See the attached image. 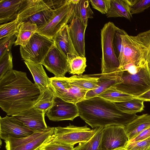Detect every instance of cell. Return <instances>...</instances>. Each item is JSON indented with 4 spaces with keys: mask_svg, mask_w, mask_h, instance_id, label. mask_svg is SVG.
Wrapping results in <instances>:
<instances>
[{
    "mask_svg": "<svg viewBox=\"0 0 150 150\" xmlns=\"http://www.w3.org/2000/svg\"><path fill=\"white\" fill-rule=\"evenodd\" d=\"M54 43L53 40L36 32L25 46H20L21 57L25 61L41 64Z\"/></svg>",
    "mask_w": 150,
    "mask_h": 150,
    "instance_id": "obj_9",
    "label": "cell"
},
{
    "mask_svg": "<svg viewBox=\"0 0 150 150\" xmlns=\"http://www.w3.org/2000/svg\"><path fill=\"white\" fill-rule=\"evenodd\" d=\"M74 146L52 139L45 144L41 150H74Z\"/></svg>",
    "mask_w": 150,
    "mask_h": 150,
    "instance_id": "obj_37",
    "label": "cell"
},
{
    "mask_svg": "<svg viewBox=\"0 0 150 150\" xmlns=\"http://www.w3.org/2000/svg\"><path fill=\"white\" fill-rule=\"evenodd\" d=\"M121 37L124 47L120 68L129 63L141 67L147 63L146 48L138 37L129 35L127 33Z\"/></svg>",
    "mask_w": 150,
    "mask_h": 150,
    "instance_id": "obj_8",
    "label": "cell"
},
{
    "mask_svg": "<svg viewBox=\"0 0 150 150\" xmlns=\"http://www.w3.org/2000/svg\"><path fill=\"white\" fill-rule=\"evenodd\" d=\"M45 114L42 111L33 107L12 116L35 132H42L48 127L45 120Z\"/></svg>",
    "mask_w": 150,
    "mask_h": 150,
    "instance_id": "obj_16",
    "label": "cell"
},
{
    "mask_svg": "<svg viewBox=\"0 0 150 150\" xmlns=\"http://www.w3.org/2000/svg\"><path fill=\"white\" fill-rule=\"evenodd\" d=\"M131 14L143 12L150 6V0H126Z\"/></svg>",
    "mask_w": 150,
    "mask_h": 150,
    "instance_id": "obj_34",
    "label": "cell"
},
{
    "mask_svg": "<svg viewBox=\"0 0 150 150\" xmlns=\"http://www.w3.org/2000/svg\"><path fill=\"white\" fill-rule=\"evenodd\" d=\"M46 115L50 120L53 121H73L79 116V112L76 104L65 101L56 96L52 106Z\"/></svg>",
    "mask_w": 150,
    "mask_h": 150,
    "instance_id": "obj_14",
    "label": "cell"
},
{
    "mask_svg": "<svg viewBox=\"0 0 150 150\" xmlns=\"http://www.w3.org/2000/svg\"><path fill=\"white\" fill-rule=\"evenodd\" d=\"M68 25L69 34L75 49L79 56L85 57L84 36L87 26L82 22L76 4Z\"/></svg>",
    "mask_w": 150,
    "mask_h": 150,
    "instance_id": "obj_13",
    "label": "cell"
},
{
    "mask_svg": "<svg viewBox=\"0 0 150 150\" xmlns=\"http://www.w3.org/2000/svg\"><path fill=\"white\" fill-rule=\"evenodd\" d=\"M86 61L85 57L79 56L73 58L69 62L68 72L74 75L82 74L87 66Z\"/></svg>",
    "mask_w": 150,
    "mask_h": 150,
    "instance_id": "obj_31",
    "label": "cell"
},
{
    "mask_svg": "<svg viewBox=\"0 0 150 150\" xmlns=\"http://www.w3.org/2000/svg\"><path fill=\"white\" fill-rule=\"evenodd\" d=\"M76 104L80 117L93 128L113 125L125 126L138 116L123 112L114 103L98 96L84 99Z\"/></svg>",
    "mask_w": 150,
    "mask_h": 150,
    "instance_id": "obj_2",
    "label": "cell"
},
{
    "mask_svg": "<svg viewBox=\"0 0 150 150\" xmlns=\"http://www.w3.org/2000/svg\"><path fill=\"white\" fill-rule=\"evenodd\" d=\"M67 1V0H45L50 8L54 10H57L62 6Z\"/></svg>",
    "mask_w": 150,
    "mask_h": 150,
    "instance_id": "obj_42",
    "label": "cell"
},
{
    "mask_svg": "<svg viewBox=\"0 0 150 150\" xmlns=\"http://www.w3.org/2000/svg\"><path fill=\"white\" fill-rule=\"evenodd\" d=\"M97 96L115 103L126 101L134 98L118 90L114 86L108 88Z\"/></svg>",
    "mask_w": 150,
    "mask_h": 150,
    "instance_id": "obj_27",
    "label": "cell"
},
{
    "mask_svg": "<svg viewBox=\"0 0 150 150\" xmlns=\"http://www.w3.org/2000/svg\"><path fill=\"white\" fill-rule=\"evenodd\" d=\"M51 89L56 96L65 101L76 104L85 99L88 91L73 85L69 81Z\"/></svg>",
    "mask_w": 150,
    "mask_h": 150,
    "instance_id": "obj_17",
    "label": "cell"
},
{
    "mask_svg": "<svg viewBox=\"0 0 150 150\" xmlns=\"http://www.w3.org/2000/svg\"><path fill=\"white\" fill-rule=\"evenodd\" d=\"M55 11L50 8L45 0H24L18 16L23 22L35 24L38 28L45 24Z\"/></svg>",
    "mask_w": 150,
    "mask_h": 150,
    "instance_id": "obj_5",
    "label": "cell"
},
{
    "mask_svg": "<svg viewBox=\"0 0 150 150\" xmlns=\"http://www.w3.org/2000/svg\"><path fill=\"white\" fill-rule=\"evenodd\" d=\"M41 64L56 77H65L66 73L68 72L69 60L54 43Z\"/></svg>",
    "mask_w": 150,
    "mask_h": 150,
    "instance_id": "obj_11",
    "label": "cell"
},
{
    "mask_svg": "<svg viewBox=\"0 0 150 150\" xmlns=\"http://www.w3.org/2000/svg\"><path fill=\"white\" fill-rule=\"evenodd\" d=\"M123 71L119 74L104 75L100 74L98 86L95 89L88 91L86 93L85 99H88L97 96L110 86L121 83V76Z\"/></svg>",
    "mask_w": 150,
    "mask_h": 150,
    "instance_id": "obj_20",
    "label": "cell"
},
{
    "mask_svg": "<svg viewBox=\"0 0 150 150\" xmlns=\"http://www.w3.org/2000/svg\"><path fill=\"white\" fill-rule=\"evenodd\" d=\"M40 94L38 86L28 78L25 72L13 69L0 79V107L8 115L32 108Z\"/></svg>",
    "mask_w": 150,
    "mask_h": 150,
    "instance_id": "obj_1",
    "label": "cell"
},
{
    "mask_svg": "<svg viewBox=\"0 0 150 150\" xmlns=\"http://www.w3.org/2000/svg\"><path fill=\"white\" fill-rule=\"evenodd\" d=\"M99 127L91 129L87 125L78 127L70 124L65 127H55L52 140L74 145L78 143L89 140Z\"/></svg>",
    "mask_w": 150,
    "mask_h": 150,
    "instance_id": "obj_10",
    "label": "cell"
},
{
    "mask_svg": "<svg viewBox=\"0 0 150 150\" xmlns=\"http://www.w3.org/2000/svg\"><path fill=\"white\" fill-rule=\"evenodd\" d=\"M54 127H48L44 131L34 132L21 138H10L4 141L6 150H41L53 139Z\"/></svg>",
    "mask_w": 150,
    "mask_h": 150,
    "instance_id": "obj_7",
    "label": "cell"
},
{
    "mask_svg": "<svg viewBox=\"0 0 150 150\" xmlns=\"http://www.w3.org/2000/svg\"><path fill=\"white\" fill-rule=\"evenodd\" d=\"M125 147L128 150H150V137L136 142H128Z\"/></svg>",
    "mask_w": 150,
    "mask_h": 150,
    "instance_id": "obj_39",
    "label": "cell"
},
{
    "mask_svg": "<svg viewBox=\"0 0 150 150\" xmlns=\"http://www.w3.org/2000/svg\"><path fill=\"white\" fill-rule=\"evenodd\" d=\"M24 62L31 73L35 83L38 86L40 92L49 88L50 87L49 78L42 65L27 61H24Z\"/></svg>",
    "mask_w": 150,
    "mask_h": 150,
    "instance_id": "obj_21",
    "label": "cell"
},
{
    "mask_svg": "<svg viewBox=\"0 0 150 150\" xmlns=\"http://www.w3.org/2000/svg\"><path fill=\"white\" fill-rule=\"evenodd\" d=\"M89 1L88 0H79L76 5L83 24L87 26L88 18H93V13L90 7Z\"/></svg>",
    "mask_w": 150,
    "mask_h": 150,
    "instance_id": "obj_33",
    "label": "cell"
},
{
    "mask_svg": "<svg viewBox=\"0 0 150 150\" xmlns=\"http://www.w3.org/2000/svg\"><path fill=\"white\" fill-rule=\"evenodd\" d=\"M34 132L12 116L0 117V137L4 141L10 138L25 137Z\"/></svg>",
    "mask_w": 150,
    "mask_h": 150,
    "instance_id": "obj_15",
    "label": "cell"
},
{
    "mask_svg": "<svg viewBox=\"0 0 150 150\" xmlns=\"http://www.w3.org/2000/svg\"><path fill=\"white\" fill-rule=\"evenodd\" d=\"M103 127H100L94 135L88 141L79 143L74 150H102L101 141Z\"/></svg>",
    "mask_w": 150,
    "mask_h": 150,
    "instance_id": "obj_29",
    "label": "cell"
},
{
    "mask_svg": "<svg viewBox=\"0 0 150 150\" xmlns=\"http://www.w3.org/2000/svg\"><path fill=\"white\" fill-rule=\"evenodd\" d=\"M24 0H0V23H7L15 19Z\"/></svg>",
    "mask_w": 150,
    "mask_h": 150,
    "instance_id": "obj_19",
    "label": "cell"
},
{
    "mask_svg": "<svg viewBox=\"0 0 150 150\" xmlns=\"http://www.w3.org/2000/svg\"><path fill=\"white\" fill-rule=\"evenodd\" d=\"M121 83L114 86L118 90L136 97L150 90V70L146 63L136 73L123 71Z\"/></svg>",
    "mask_w": 150,
    "mask_h": 150,
    "instance_id": "obj_4",
    "label": "cell"
},
{
    "mask_svg": "<svg viewBox=\"0 0 150 150\" xmlns=\"http://www.w3.org/2000/svg\"><path fill=\"white\" fill-rule=\"evenodd\" d=\"M114 150H128L125 147L118 148Z\"/></svg>",
    "mask_w": 150,
    "mask_h": 150,
    "instance_id": "obj_44",
    "label": "cell"
},
{
    "mask_svg": "<svg viewBox=\"0 0 150 150\" xmlns=\"http://www.w3.org/2000/svg\"><path fill=\"white\" fill-rule=\"evenodd\" d=\"M23 23L21 18L18 16L15 19L9 22L1 24L0 25V39L18 33Z\"/></svg>",
    "mask_w": 150,
    "mask_h": 150,
    "instance_id": "obj_30",
    "label": "cell"
},
{
    "mask_svg": "<svg viewBox=\"0 0 150 150\" xmlns=\"http://www.w3.org/2000/svg\"><path fill=\"white\" fill-rule=\"evenodd\" d=\"M93 8L103 14H106L110 7V0H90Z\"/></svg>",
    "mask_w": 150,
    "mask_h": 150,
    "instance_id": "obj_40",
    "label": "cell"
},
{
    "mask_svg": "<svg viewBox=\"0 0 150 150\" xmlns=\"http://www.w3.org/2000/svg\"><path fill=\"white\" fill-rule=\"evenodd\" d=\"M106 15L107 18L122 17L129 20L132 17L126 0H110V8Z\"/></svg>",
    "mask_w": 150,
    "mask_h": 150,
    "instance_id": "obj_24",
    "label": "cell"
},
{
    "mask_svg": "<svg viewBox=\"0 0 150 150\" xmlns=\"http://www.w3.org/2000/svg\"><path fill=\"white\" fill-rule=\"evenodd\" d=\"M78 0H67L62 6L55 10L45 24L38 28L36 32L53 40L57 33L69 23Z\"/></svg>",
    "mask_w": 150,
    "mask_h": 150,
    "instance_id": "obj_6",
    "label": "cell"
},
{
    "mask_svg": "<svg viewBox=\"0 0 150 150\" xmlns=\"http://www.w3.org/2000/svg\"><path fill=\"white\" fill-rule=\"evenodd\" d=\"M127 33L124 30L116 27L113 35V44L115 54L121 61L123 54V44L121 35Z\"/></svg>",
    "mask_w": 150,
    "mask_h": 150,
    "instance_id": "obj_32",
    "label": "cell"
},
{
    "mask_svg": "<svg viewBox=\"0 0 150 150\" xmlns=\"http://www.w3.org/2000/svg\"><path fill=\"white\" fill-rule=\"evenodd\" d=\"M17 33L5 37L0 40V58L7 53L11 51L12 47L14 44Z\"/></svg>",
    "mask_w": 150,
    "mask_h": 150,
    "instance_id": "obj_35",
    "label": "cell"
},
{
    "mask_svg": "<svg viewBox=\"0 0 150 150\" xmlns=\"http://www.w3.org/2000/svg\"><path fill=\"white\" fill-rule=\"evenodd\" d=\"M36 25L29 22H23L19 28L14 46H24L28 43L33 35L36 32Z\"/></svg>",
    "mask_w": 150,
    "mask_h": 150,
    "instance_id": "obj_25",
    "label": "cell"
},
{
    "mask_svg": "<svg viewBox=\"0 0 150 150\" xmlns=\"http://www.w3.org/2000/svg\"><path fill=\"white\" fill-rule=\"evenodd\" d=\"M12 58L10 51L0 58V79L8 71L13 70Z\"/></svg>",
    "mask_w": 150,
    "mask_h": 150,
    "instance_id": "obj_36",
    "label": "cell"
},
{
    "mask_svg": "<svg viewBox=\"0 0 150 150\" xmlns=\"http://www.w3.org/2000/svg\"><path fill=\"white\" fill-rule=\"evenodd\" d=\"M53 40L69 61L79 55L76 51L71 38L68 24L64 27L56 34Z\"/></svg>",
    "mask_w": 150,
    "mask_h": 150,
    "instance_id": "obj_18",
    "label": "cell"
},
{
    "mask_svg": "<svg viewBox=\"0 0 150 150\" xmlns=\"http://www.w3.org/2000/svg\"><path fill=\"white\" fill-rule=\"evenodd\" d=\"M150 137V126L141 132L128 142H132L144 140Z\"/></svg>",
    "mask_w": 150,
    "mask_h": 150,
    "instance_id": "obj_41",
    "label": "cell"
},
{
    "mask_svg": "<svg viewBox=\"0 0 150 150\" xmlns=\"http://www.w3.org/2000/svg\"><path fill=\"white\" fill-rule=\"evenodd\" d=\"M144 103L143 101L134 98L126 101L115 103L122 111L133 114L141 112L144 110Z\"/></svg>",
    "mask_w": 150,
    "mask_h": 150,
    "instance_id": "obj_28",
    "label": "cell"
},
{
    "mask_svg": "<svg viewBox=\"0 0 150 150\" xmlns=\"http://www.w3.org/2000/svg\"><path fill=\"white\" fill-rule=\"evenodd\" d=\"M150 126V115L145 114L138 116L125 126L128 141Z\"/></svg>",
    "mask_w": 150,
    "mask_h": 150,
    "instance_id": "obj_22",
    "label": "cell"
},
{
    "mask_svg": "<svg viewBox=\"0 0 150 150\" xmlns=\"http://www.w3.org/2000/svg\"><path fill=\"white\" fill-rule=\"evenodd\" d=\"M128 142L125 126L113 125L103 127L101 141L102 150H114L124 147Z\"/></svg>",
    "mask_w": 150,
    "mask_h": 150,
    "instance_id": "obj_12",
    "label": "cell"
},
{
    "mask_svg": "<svg viewBox=\"0 0 150 150\" xmlns=\"http://www.w3.org/2000/svg\"><path fill=\"white\" fill-rule=\"evenodd\" d=\"M146 48V61L150 70V29L139 33L137 35Z\"/></svg>",
    "mask_w": 150,
    "mask_h": 150,
    "instance_id": "obj_38",
    "label": "cell"
},
{
    "mask_svg": "<svg viewBox=\"0 0 150 150\" xmlns=\"http://www.w3.org/2000/svg\"><path fill=\"white\" fill-rule=\"evenodd\" d=\"M134 98L142 100L144 102L150 101V90L140 96Z\"/></svg>",
    "mask_w": 150,
    "mask_h": 150,
    "instance_id": "obj_43",
    "label": "cell"
},
{
    "mask_svg": "<svg viewBox=\"0 0 150 150\" xmlns=\"http://www.w3.org/2000/svg\"><path fill=\"white\" fill-rule=\"evenodd\" d=\"M111 22L106 23L101 30V43L102 51L101 75L116 74L121 70L120 62L116 56L113 44V38L116 27Z\"/></svg>",
    "mask_w": 150,
    "mask_h": 150,
    "instance_id": "obj_3",
    "label": "cell"
},
{
    "mask_svg": "<svg viewBox=\"0 0 150 150\" xmlns=\"http://www.w3.org/2000/svg\"><path fill=\"white\" fill-rule=\"evenodd\" d=\"M56 96L50 87L47 89L40 92L39 97L33 107L45 114L52 106Z\"/></svg>",
    "mask_w": 150,
    "mask_h": 150,
    "instance_id": "obj_26",
    "label": "cell"
},
{
    "mask_svg": "<svg viewBox=\"0 0 150 150\" xmlns=\"http://www.w3.org/2000/svg\"><path fill=\"white\" fill-rule=\"evenodd\" d=\"M67 79L71 84L88 91L96 89L98 86L99 77L90 75H76Z\"/></svg>",
    "mask_w": 150,
    "mask_h": 150,
    "instance_id": "obj_23",
    "label": "cell"
}]
</instances>
